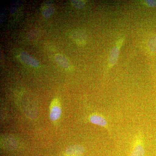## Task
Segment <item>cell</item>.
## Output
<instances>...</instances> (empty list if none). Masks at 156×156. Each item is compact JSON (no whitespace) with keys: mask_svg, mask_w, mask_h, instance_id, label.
Here are the masks:
<instances>
[{"mask_svg":"<svg viewBox=\"0 0 156 156\" xmlns=\"http://www.w3.org/2000/svg\"><path fill=\"white\" fill-rule=\"evenodd\" d=\"M72 4L74 7L78 9H82L85 5V2L83 1H72Z\"/></svg>","mask_w":156,"mask_h":156,"instance_id":"7c38bea8","label":"cell"},{"mask_svg":"<svg viewBox=\"0 0 156 156\" xmlns=\"http://www.w3.org/2000/svg\"><path fill=\"white\" fill-rule=\"evenodd\" d=\"M148 6L151 7H156V1H146Z\"/></svg>","mask_w":156,"mask_h":156,"instance_id":"4fadbf2b","label":"cell"},{"mask_svg":"<svg viewBox=\"0 0 156 156\" xmlns=\"http://www.w3.org/2000/svg\"><path fill=\"white\" fill-rule=\"evenodd\" d=\"M14 5H11V13H14V12L17 10V3H14Z\"/></svg>","mask_w":156,"mask_h":156,"instance_id":"5bb4252c","label":"cell"},{"mask_svg":"<svg viewBox=\"0 0 156 156\" xmlns=\"http://www.w3.org/2000/svg\"><path fill=\"white\" fill-rule=\"evenodd\" d=\"M62 114V109L59 101L57 98L53 101L51 105L50 111V119L55 122L58 120Z\"/></svg>","mask_w":156,"mask_h":156,"instance_id":"6da1fadb","label":"cell"},{"mask_svg":"<svg viewBox=\"0 0 156 156\" xmlns=\"http://www.w3.org/2000/svg\"><path fill=\"white\" fill-rule=\"evenodd\" d=\"M142 137L137 136L135 139L131 156H145Z\"/></svg>","mask_w":156,"mask_h":156,"instance_id":"7a4b0ae2","label":"cell"},{"mask_svg":"<svg viewBox=\"0 0 156 156\" xmlns=\"http://www.w3.org/2000/svg\"><path fill=\"white\" fill-rule=\"evenodd\" d=\"M84 148L82 146H71L66 149L65 154L66 156H82L84 153Z\"/></svg>","mask_w":156,"mask_h":156,"instance_id":"277c9868","label":"cell"},{"mask_svg":"<svg viewBox=\"0 0 156 156\" xmlns=\"http://www.w3.org/2000/svg\"><path fill=\"white\" fill-rule=\"evenodd\" d=\"M55 9L53 4L50 2H46L42 6V14L46 18L50 17L54 12Z\"/></svg>","mask_w":156,"mask_h":156,"instance_id":"ba28073f","label":"cell"},{"mask_svg":"<svg viewBox=\"0 0 156 156\" xmlns=\"http://www.w3.org/2000/svg\"><path fill=\"white\" fill-rule=\"evenodd\" d=\"M148 47L151 53H156V36L151 38L149 41Z\"/></svg>","mask_w":156,"mask_h":156,"instance_id":"8fae6325","label":"cell"},{"mask_svg":"<svg viewBox=\"0 0 156 156\" xmlns=\"http://www.w3.org/2000/svg\"><path fill=\"white\" fill-rule=\"evenodd\" d=\"M89 121L92 124L108 128V124L106 120L102 116L100 115L94 114L90 116Z\"/></svg>","mask_w":156,"mask_h":156,"instance_id":"52a82bcc","label":"cell"},{"mask_svg":"<svg viewBox=\"0 0 156 156\" xmlns=\"http://www.w3.org/2000/svg\"><path fill=\"white\" fill-rule=\"evenodd\" d=\"M56 62L61 67L66 69H69L70 67L69 62L67 58L61 54H57L55 56Z\"/></svg>","mask_w":156,"mask_h":156,"instance_id":"9c48e42d","label":"cell"},{"mask_svg":"<svg viewBox=\"0 0 156 156\" xmlns=\"http://www.w3.org/2000/svg\"><path fill=\"white\" fill-rule=\"evenodd\" d=\"M71 37L76 44L83 45L86 43L87 36L85 33L80 30H74L71 33Z\"/></svg>","mask_w":156,"mask_h":156,"instance_id":"3957f363","label":"cell"},{"mask_svg":"<svg viewBox=\"0 0 156 156\" xmlns=\"http://www.w3.org/2000/svg\"><path fill=\"white\" fill-rule=\"evenodd\" d=\"M20 59L25 64L34 67L39 66L38 61L26 52H21L20 55Z\"/></svg>","mask_w":156,"mask_h":156,"instance_id":"5b68a950","label":"cell"},{"mask_svg":"<svg viewBox=\"0 0 156 156\" xmlns=\"http://www.w3.org/2000/svg\"><path fill=\"white\" fill-rule=\"evenodd\" d=\"M3 147L9 150H14L17 147V143L15 138L12 137H5L2 140Z\"/></svg>","mask_w":156,"mask_h":156,"instance_id":"8992f818","label":"cell"},{"mask_svg":"<svg viewBox=\"0 0 156 156\" xmlns=\"http://www.w3.org/2000/svg\"><path fill=\"white\" fill-rule=\"evenodd\" d=\"M119 49L118 47H115L112 50L110 56L109 64L111 66L115 64L119 58Z\"/></svg>","mask_w":156,"mask_h":156,"instance_id":"30bf717a","label":"cell"}]
</instances>
